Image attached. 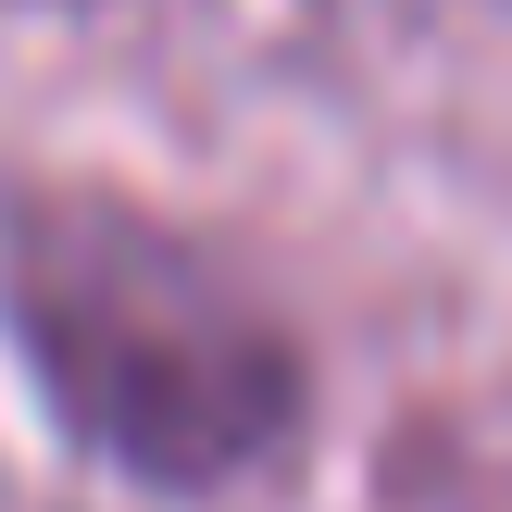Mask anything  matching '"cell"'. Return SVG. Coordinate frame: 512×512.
Here are the masks:
<instances>
[{
    "mask_svg": "<svg viewBox=\"0 0 512 512\" xmlns=\"http://www.w3.org/2000/svg\"><path fill=\"white\" fill-rule=\"evenodd\" d=\"M0 338L38 413L150 500H238L313 425V363L288 313L200 225L125 188H13Z\"/></svg>",
    "mask_w": 512,
    "mask_h": 512,
    "instance_id": "obj_1",
    "label": "cell"
},
{
    "mask_svg": "<svg viewBox=\"0 0 512 512\" xmlns=\"http://www.w3.org/2000/svg\"><path fill=\"white\" fill-rule=\"evenodd\" d=\"M38 13H75V0H38Z\"/></svg>",
    "mask_w": 512,
    "mask_h": 512,
    "instance_id": "obj_2",
    "label": "cell"
}]
</instances>
